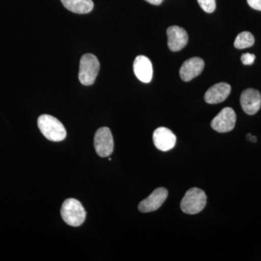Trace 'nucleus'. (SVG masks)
Listing matches in <instances>:
<instances>
[{
	"instance_id": "nucleus-8",
	"label": "nucleus",
	"mask_w": 261,
	"mask_h": 261,
	"mask_svg": "<svg viewBox=\"0 0 261 261\" xmlns=\"http://www.w3.org/2000/svg\"><path fill=\"white\" fill-rule=\"evenodd\" d=\"M152 139L156 148L163 152L171 150L176 145V135L173 133L172 130L166 127L156 128Z\"/></svg>"
},
{
	"instance_id": "nucleus-9",
	"label": "nucleus",
	"mask_w": 261,
	"mask_h": 261,
	"mask_svg": "<svg viewBox=\"0 0 261 261\" xmlns=\"http://www.w3.org/2000/svg\"><path fill=\"white\" fill-rule=\"evenodd\" d=\"M240 103L247 114L255 115L261 107V94L256 89H247L242 93Z\"/></svg>"
},
{
	"instance_id": "nucleus-16",
	"label": "nucleus",
	"mask_w": 261,
	"mask_h": 261,
	"mask_svg": "<svg viewBox=\"0 0 261 261\" xmlns=\"http://www.w3.org/2000/svg\"><path fill=\"white\" fill-rule=\"evenodd\" d=\"M200 8L207 13H214L216 8V0H197Z\"/></svg>"
},
{
	"instance_id": "nucleus-1",
	"label": "nucleus",
	"mask_w": 261,
	"mask_h": 261,
	"mask_svg": "<svg viewBox=\"0 0 261 261\" xmlns=\"http://www.w3.org/2000/svg\"><path fill=\"white\" fill-rule=\"evenodd\" d=\"M38 127L43 135L51 142H61L66 137V130L59 120L49 115L38 118Z\"/></svg>"
},
{
	"instance_id": "nucleus-18",
	"label": "nucleus",
	"mask_w": 261,
	"mask_h": 261,
	"mask_svg": "<svg viewBox=\"0 0 261 261\" xmlns=\"http://www.w3.org/2000/svg\"><path fill=\"white\" fill-rule=\"evenodd\" d=\"M247 1L252 8L261 11V0H247Z\"/></svg>"
},
{
	"instance_id": "nucleus-5",
	"label": "nucleus",
	"mask_w": 261,
	"mask_h": 261,
	"mask_svg": "<svg viewBox=\"0 0 261 261\" xmlns=\"http://www.w3.org/2000/svg\"><path fill=\"white\" fill-rule=\"evenodd\" d=\"M94 145L96 152L100 157L106 158L113 153L114 141L111 130L108 127H102L96 132Z\"/></svg>"
},
{
	"instance_id": "nucleus-2",
	"label": "nucleus",
	"mask_w": 261,
	"mask_h": 261,
	"mask_svg": "<svg viewBox=\"0 0 261 261\" xmlns=\"http://www.w3.org/2000/svg\"><path fill=\"white\" fill-rule=\"evenodd\" d=\"M207 203V196L205 192L197 187L190 189L185 193L181 202V209L185 214H199L205 208Z\"/></svg>"
},
{
	"instance_id": "nucleus-14",
	"label": "nucleus",
	"mask_w": 261,
	"mask_h": 261,
	"mask_svg": "<svg viewBox=\"0 0 261 261\" xmlns=\"http://www.w3.org/2000/svg\"><path fill=\"white\" fill-rule=\"evenodd\" d=\"M61 1L67 10L77 14H87L90 13L94 8V3L92 0H61Z\"/></svg>"
},
{
	"instance_id": "nucleus-7",
	"label": "nucleus",
	"mask_w": 261,
	"mask_h": 261,
	"mask_svg": "<svg viewBox=\"0 0 261 261\" xmlns=\"http://www.w3.org/2000/svg\"><path fill=\"white\" fill-rule=\"evenodd\" d=\"M168 190L164 187H159L139 204L138 209L142 213H149L157 211L167 199Z\"/></svg>"
},
{
	"instance_id": "nucleus-15",
	"label": "nucleus",
	"mask_w": 261,
	"mask_h": 261,
	"mask_svg": "<svg viewBox=\"0 0 261 261\" xmlns=\"http://www.w3.org/2000/svg\"><path fill=\"white\" fill-rule=\"evenodd\" d=\"M255 43V38L250 32H243L238 34L234 41V47L243 49L252 47Z\"/></svg>"
},
{
	"instance_id": "nucleus-4",
	"label": "nucleus",
	"mask_w": 261,
	"mask_h": 261,
	"mask_svg": "<svg viewBox=\"0 0 261 261\" xmlns=\"http://www.w3.org/2000/svg\"><path fill=\"white\" fill-rule=\"evenodd\" d=\"M99 70V62L97 57L87 53L81 58L79 80L84 86L94 83Z\"/></svg>"
},
{
	"instance_id": "nucleus-6",
	"label": "nucleus",
	"mask_w": 261,
	"mask_h": 261,
	"mask_svg": "<svg viewBox=\"0 0 261 261\" xmlns=\"http://www.w3.org/2000/svg\"><path fill=\"white\" fill-rule=\"evenodd\" d=\"M237 116L234 111L231 108H224L211 121L213 129L219 133H226L231 132L236 124Z\"/></svg>"
},
{
	"instance_id": "nucleus-17",
	"label": "nucleus",
	"mask_w": 261,
	"mask_h": 261,
	"mask_svg": "<svg viewBox=\"0 0 261 261\" xmlns=\"http://www.w3.org/2000/svg\"><path fill=\"white\" fill-rule=\"evenodd\" d=\"M255 60V56L251 53H245L241 57V61L244 65H250L253 64Z\"/></svg>"
},
{
	"instance_id": "nucleus-10",
	"label": "nucleus",
	"mask_w": 261,
	"mask_h": 261,
	"mask_svg": "<svg viewBox=\"0 0 261 261\" xmlns=\"http://www.w3.org/2000/svg\"><path fill=\"white\" fill-rule=\"evenodd\" d=\"M204 67L205 63L202 58L197 57L190 58L181 65L179 70L180 77L184 82H190L202 73Z\"/></svg>"
},
{
	"instance_id": "nucleus-11",
	"label": "nucleus",
	"mask_w": 261,
	"mask_h": 261,
	"mask_svg": "<svg viewBox=\"0 0 261 261\" xmlns=\"http://www.w3.org/2000/svg\"><path fill=\"white\" fill-rule=\"evenodd\" d=\"M168 48L173 51L181 50L188 42L186 31L178 25H172L167 29Z\"/></svg>"
},
{
	"instance_id": "nucleus-13",
	"label": "nucleus",
	"mask_w": 261,
	"mask_h": 261,
	"mask_svg": "<svg viewBox=\"0 0 261 261\" xmlns=\"http://www.w3.org/2000/svg\"><path fill=\"white\" fill-rule=\"evenodd\" d=\"M231 86L225 82H221L208 89L205 94V102L208 104H218L224 102L231 93Z\"/></svg>"
},
{
	"instance_id": "nucleus-12",
	"label": "nucleus",
	"mask_w": 261,
	"mask_h": 261,
	"mask_svg": "<svg viewBox=\"0 0 261 261\" xmlns=\"http://www.w3.org/2000/svg\"><path fill=\"white\" fill-rule=\"evenodd\" d=\"M134 72L137 78L143 83H149L152 81V65L147 57L139 56L136 58L133 65Z\"/></svg>"
},
{
	"instance_id": "nucleus-19",
	"label": "nucleus",
	"mask_w": 261,
	"mask_h": 261,
	"mask_svg": "<svg viewBox=\"0 0 261 261\" xmlns=\"http://www.w3.org/2000/svg\"><path fill=\"white\" fill-rule=\"evenodd\" d=\"M147 3L154 5H159L163 3V0H145Z\"/></svg>"
},
{
	"instance_id": "nucleus-3",
	"label": "nucleus",
	"mask_w": 261,
	"mask_h": 261,
	"mask_svg": "<svg viewBox=\"0 0 261 261\" xmlns=\"http://www.w3.org/2000/svg\"><path fill=\"white\" fill-rule=\"evenodd\" d=\"M86 211L80 201L68 199L61 207V216L63 221L71 226H80L86 219Z\"/></svg>"
}]
</instances>
